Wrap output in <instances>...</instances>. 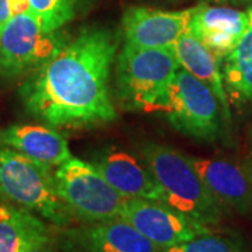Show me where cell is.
<instances>
[{
    "label": "cell",
    "instance_id": "13",
    "mask_svg": "<svg viewBox=\"0 0 252 252\" xmlns=\"http://www.w3.org/2000/svg\"><path fill=\"white\" fill-rule=\"evenodd\" d=\"M0 144L51 167H58L74 157L63 135L48 126L10 125L3 127L0 129Z\"/></svg>",
    "mask_w": 252,
    "mask_h": 252
},
{
    "label": "cell",
    "instance_id": "16",
    "mask_svg": "<svg viewBox=\"0 0 252 252\" xmlns=\"http://www.w3.org/2000/svg\"><path fill=\"white\" fill-rule=\"evenodd\" d=\"M51 241L48 225L27 209L0 206V252H27Z\"/></svg>",
    "mask_w": 252,
    "mask_h": 252
},
{
    "label": "cell",
    "instance_id": "23",
    "mask_svg": "<svg viewBox=\"0 0 252 252\" xmlns=\"http://www.w3.org/2000/svg\"><path fill=\"white\" fill-rule=\"evenodd\" d=\"M152 1H157V3H167V4H170V3H175V1H178V0H152Z\"/></svg>",
    "mask_w": 252,
    "mask_h": 252
},
{
    "label": "cell",
    "instance_id": "22",
    "mask_svg": "<svg viewBox=\"0 0 252 252\" xmlns=\"http://www.w3.org/2000/svg\"><path fill=\"white\" fill-rule=\"evenodd\" d=\"M215 1H230V3H248L252 0H215Z\"/></svg>",
    "mask_w": 252,
    "mask_h": 252
},
{
    "label": "cell",
    "instance_id": "9",
    "mask_svg": "<svg viewBox=\"0 0 252 252\" xmlns=\"http://www.w3.org/2000/svg\"><path fill=\"white\" fill-rule=\"evenodd\" d=\"M195 7L177 11L132 6L122 17L126 45L137 48H172L175 41L189 30Z\"/></svg>",
    "mask_w": 252,
    "mask_h": 252
},
{
    "label": "cell",
    "instance_id": "10",
    "mask_svg": "<svg viewBox=\"0 0 252 252\" xmlns=\"http://www.w3.org/2000/svg\"><path fill=\"white\" fill-rule=\"evenodd\" d=\"M91 164L125 198L162 202V192L143 158L111 144L93 156Z\"/></svg>",
    "mask_w": 252,
    "mask_h": 252
},
{
    "label": "cell",
    "instance_id": "24",
    "mask_svg": "<svg viewBox=\"0 0 252 252\" xmlns=\"http://www.w3.org/2000/svg\"><path fill=\"white\" fill-rule=\"evenodd\" d=\"M248 13H250V26L252 27V7L248 9Z\"/></svg>",
    "mask_w": 252,
    "mask_h": 252
},
{
    "label": "cell",
    "instance_id": "6",
    "mask_svg": "<svg viewBox=\"0 0 252 252\" xmlns=\"http://www.w3.org/2000/svg\"><path fill=\"white\" fill-rule=\"evenodd\" d=\"M55 184L59 198L79 220L91 224L122 215L126 198L109 185L91 162L72 157L58 165Z\"/></svg>",
    "mask_w": 252,
    "mask_h": 252
},
{
    "label": "cell",
    "instance_id": "5",
    "mask_svg": "<svg viewBox=\"0 0 252 252\" xmlns=\"http://www.w3.org/2000/svg\"><path fill=\"white\" fill-rule=\"evenodd\" d=\"M115 63L119 105L126 111L150 114L181 67L172 48H137L126 44Z\"/></svg>",
    "mask_w": 252,
    "mask_h": 252
},
{
    "label": "cell",
    "instance_id": "20",
    "mask_svg": "<svg viewBox=\"0 0 252 252\" xmlns=\"http://www.w3.org/2000/svg\"><path fill=\"white\" fill-rule=\"evenodd\" d=\"M11 17H13L11 0H0V32Z\"/></svg>",
    "mask_w": 252,
    "mask_h": 252
},
{
    "label": "cell",
    "instance_id": "3",
    "mask_svg": "<svg viewBox=\"0 0 252 252\" xmlns=\"http://www.w3.org/2000/svg\"><path fill=\"white\" fill-rule=\"evenodd\" d=\"M153 112L161 114L182 135L200 142H217L227 126L223 108L212 90L180 67L154 105Z\"/></svg>",
    "mask_w": 252,
    "mask_h": 252
},
{
    "label": "cell",
    "instance_id": "18",
    "mask_svg": "<svg viewBox=\"0 0 252 252\" xmlns=\"http://www.w3.org/2000/svg\"><path fill=\"white\" fill-rule=\"evenodd\" d=\"M31 11L46 32L62 30L91 9L94 0H28Z\"/></svg>",
    "mask_w": 252,
    "mask_h": 252
},
{
    "label": "cell",
    "instance_id": "2",
    "mask_svg": "<svg viewBox=\"0 0 252 252\" xmlns=\"http://www.w3.org/2000/svg\"><path fill=\"white\" fill-rule=\"evenodd\" d=\"M139 153L161 188L162 203L207 227L220 221L224 209L207 188L188 154L156 142H142Z\"/></svg>",
    "mask_w": 252,
    "mask_h": 252
},
{
    "label": "cell",
    "instance_id": "21",
    "mask_svg": "<svg viewBox=\"0 0 252 252\" xmlns=\"http://www.w3.org/2000/svg\"><path fill=\"white\" fill-rule=\"evenodd\" d=\"M27 252H55L52 250V247H51V241H48V243H42V244H38L35 247H32L31 250H28Z\"/></svg>",
    "mask_w": 252,
    "mask_h": 252
},
{
    "label": "cell",
    "instance_id": "1",
    "mask_svg": "<svg viewBox=\"0 0 252 252\" xmlns=\"http://www.w3.org/2000/svg\"><path fill=\"white\" fill-rule=\"evenodd\" d=\"M119 39L114 31L86 27L49 61L27 74L18 93L24 108L52 127L83 129L118 117L111 70Z\"/></svg>",
    "mask_w": 252,
    "mask_h": 252
},
{
    "label": "cell",
    "instance_id": "12",
    "mask_svg": "<svg viewBox=\"0 0 252 252\" xmlns=\"http://www.w3.org/2000/svg\"><path fill=\"white\" fill-rule=\"evenodd\" d=\"M250 28V13L225 6H195L189 31L223 62Z\"/></svg>",
    "mask_w": 252,
    "mask_h": 252
},
{
    "label": "cell",
    "instance_id": "19",
    "mask_svg": "<svg viewBox=\"0 0 252 252\" xmlns=\"http://www.w3.org/2000/svg\"><path fill=\"white\" fill-rule=\"evenodd\" d=\"M162 252H247L241 241L233 237L207 231L187 243L162 250Z\"/></svg>",
    "mask_w": 252,
    "mask_h": 252
},
{
    "label": "cell",
    "instance_id": "8",
    "mask_svg": "<svg viewBox=\"0 0 252 252\" xmlns=\"http://www.w3.org/2000/svg\"><path fill=\"white\" fill-rule=\"evenodd\" d=\"M121 219L140 231L158 248L167 250L210 231L207 225L180 213L171 206L140 198H126Z\"/></svg>",
    "mask_w": 252,
    "mask_h": 252
},
{
    "label": "cell",
    "instance_id": "11",
    "mask_svg": "<svg viewBox=\"0 0 252 252\" xmlns=\"http://www.w3.org/2000/svg\"><path fill=\"white\" fill-rule=\"evenodd\" d=\"M189 157L220 206L243 215L252 213V164Z\"/></svg>",
    "mask_w": 252,
    "mask_h": 252
},
{
    "label": "cell",
    "instance_id": "15",
    "mask_svg": "<svg viewBox=\"0 0 252 252\" xmlns=\"http://www.w3.org/2000/svg\"><path fill=\"white\" fill-rule=\"evenodd\" d=\"M79 241L87 252H160L147 237L124 219L91 223L79 233Z\"/></svg>",
    "mask_w": 252,
    "mask_h": 252
},
{
    "label": "cell",
    "instance_id": "7",
    "mask_svg": "<svg viewBox=\"0 0 252 252\" xmlns=\"http://www.w3.org/2000/svg\"><path fill=\"white\" fill-rule=\"evenodd\" d=\"M61 30L46 32L32 11L10 18L0 32V76L16 79L30 74L69 42Z\"/></svg>",
    "mask_w": 252,
    "mask_h": 252
},
{
    "label": "cell",
    "instance_id": "25",
    "mask_svg": "<svg viewBox=\"0 0 252 252\" xmlns=\"http://www.w3.org/2000/svg\"><path fill=\"white\" fill-rule=\"evenodd\" d=\"M251 146H252V132H251Z\"/></svg>",
    "mask_w": 252,
    "mask_h": 252
},
{
    "label": "cell",
    "instance_id": "14",
    "mask_svg": "<svg viewBox=\"0 0 252 252\" xmlns=\"http://www.w3.org/2000/svg\"><path fill=\"white\" fill-rule=\"evenodd\" d=\"M172 51L177 56L181 67H184L193 77H196L212 90L219 99L227 124L231 121L228 95L224 87L221 62L216 55L209 51L190 31H185L172 45Z\"/></svg>",
    "mask_w": 252,
    "mask_h": 252
},
{
    "label": "cell",
    "instance_id": "4",
    "mask_svg": "<svg viewBox=\"0 0 252 252\" xmlns=\"http://www.w3.org/2000/svg\"><path fill=\"white\" fill-rule=\"evenodd\" d=\"M0 196L56 225L72 223V213L58 195L52 167L3 144H0Z\"/></svg>",
    "mask_w": 252,
    "mask_h": 252
},
{
    "label": "cell",
    "instance_id": "17",
    "mask_svg": "<svg viewBox=\"0 0 252 252\" xmlns=\"http://www.w3.org/2000/svg\"><path fill=\"white\" fill-rule=\"evenodd\" d=\"M227 95L235 102H252V27L221 62Z\"/></svg>",
    "mask_w": 252,
    "mask_h": 252
}]
</instances>
